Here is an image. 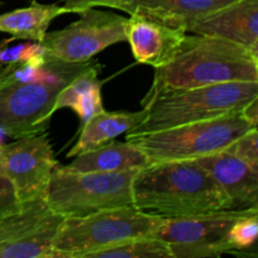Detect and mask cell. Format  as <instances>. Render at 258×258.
<instances>
[{"label":"cell","mask_w":258,"mask_h":258,"mask_svg":"<svg viewBox=\"0 0 258 258\" xmlns=\"http://www.w3.org/2000/svg\"><path fill=\"white\" fill-rule=\"evenodd\" d=\"M96 63L64 62L45 54L42 62L8 64L0 77V133L12 139L45 133L58 92Z\"/></svg>","instance_id":"1"},{"label":"cell","mask_w":258,"mask_h":258,"mask_svg":"<svg viewBox=\"0 0 258 258\" xmlns=\"http://www.w3.org/2000/svg\"><path fill=\"white\" fill-rule=\"evenodd\" d=\"M136 208L163 218H184L232 209L213 176L191 160L151 163L133 180Z\"/></svg>","instance_id":"2"},{"label":"cell","mask_w":258,"mask_h":258,"mask_svg":"<svg viewBox=\"0 0 258 258\" xmlns=\"http://www.w3.org/2000/svg\"><path fill=\"white\" fill-rule=\"evenodd\" d=\"M224 82H258V52L212 35L186 33L168 62L155 68L141 103L164 91Z\"/></svg>","instance_id":"3"},{"label":"cell","mask_w":258,"mask_h":258,"mask_svg":"<svg viewBox=\"0 0 258 258\" xmlns=\"http://www.w3.org/2000/svg\"><path fill=\"white\" fill-rule=\"evenodd\" d=\"M258 97V82H224L160 92L141 103L145 118L126 136L234 115Z\"/></svg>","instance_id":"4"},{"label":"cell","mask_w":258,"mask_h":258,"mask_svg":"<svg viewBox=\"0 0 258 258\" xmlns=\"http://www.w3.org/2000/svg\"><path fill=\"white\" fill-rule=\"evenodd\" d=\"M163 217L146 213L135 206L106 209L80 218H64L54 241V258H87L112 244L151 236Z\"/></svg>","instance_id":"5"},{"label":"cell","mask_w":258,"mask_h":258,"mask_svg":"<svg viewBox=\"0 0 258 258\" xmlns=\"http://www.w3.org/2000/svg\"><path fill=\"white\" fill-rule=\"evenodd\" d=\"M139 170L71 173L58 163L44 199L64 218H80L106 209L134 206L133 180Z\"/></svg>","instance_id":"6"},{"label":"cell","mask_w":258,"mask_h":258,"mask_svg":"<svg viewBox=\"0 0 258 258\" xmlns=\"http://www.w3.org/2000/svg\"><path fill=\"white\" fill-rule=\"evenodd\" d=\"M252 127L254 126L239 112L126 136V140L138 146L150 163L191 160L224 150Z\"/></svg>","instance_id":"7"},{"label":"cell","mask_w":258,"mask_h":258,"mask_svg":"<svg viewBox=\"0 0 258 258\" xmlns=\"http://www.w3.org/2000/svg\"><path fill=\"white\" fill-rule=\"evenodd\" d=\"M80 19L63 29L47 33L40 42L45 54L64 62L81 63L116 43L126 42V18L111 12L88 8Z\"/></svg>","instance_id":"8"},{"label":"cell","mask_w":258,"mask_h":258,"mask_svg":"<svg viewBox=\"0 0 258 258\" xmlns=\"http://www.w3.org/2000/svg\"><path fill=\"white\" fill-rule=\"evenodd\" d=\"M63 221L44 197L22 202L0 218V258H54L53 241Z\"/></svg>","instance_id":"9"},{"label":"cell","mask_w":258,"mask_h":258,"mask_svg":"<svg viewBox=\"0 0 258 258\" xmlns=\"http://www.w3.org/2000/svg\"><path fill=\"white\" fill-rule=\"evenodd\" d=\"M244 211L228 209L184 218H164L151 237L168 244L173 258H218L231 253L228 232Z\"/></svg>","instance_id":"10"},{"label":"cell","mask_w":258,"mask_h":258,"mask_svg":"<svg viewBox=\"0 0 258 258\" xmlns=\"http://www.w3.org/2000/svg\"><path fill=\"white\" fill-rule=\"evenodd\" d=\"M57 164L47 131L0 144V175L12 183L20 203L44 197Z\"/></svg>","instance_id":"11"},{"label":"cell","mask_w":258,"mask_h":258,"mask_svg":"<svg viewBox=\"0 0 258 258\" xmlns=\"http://www.w3.org/2000/svg\"><path fill=\"white\" fill-rule=\"evenodd\" d=\"M232 202V209H258V168L226 150L194 159Z\"/></svg>","instance_id":"12"},{"label":"cell","mask_w":258,"mask_h":258,"mask_svg":"<svg viewBox=\"0 0 258 258\" xmlns=\"http://www.w3.org/2000/svg\"><path fill=\"white\" fill-rule=\"evenodd\" d=\"M188 33L218 37L258 52V0H236L194 22Z\"/></svg>","instance_id":"13"},{"label":"cell","mask_w":258,"mask_h":258,"mask_svg":"<svg viewBox=\"0 0 258 258\" xmlns=\"http://www.w3.org/2000/svg\"><path fill=\"white\" fill-rule=\"evenodd\" d=\"M126 18L125 37L136 62L158 68L168 62L186 34L146 15L133 13Z\"/></svg>","instance_id":"14"},{"label":"cell","mask_w":258,"mask_h":258,"mask_svg":"<svg viewBox=\"0 0 258 258\" xmlns=\"http://www.w3.org/2000/svg\"><path fill=\"white\" fill-rule=\"evenodd\" d=\"M236 0H130L122 12L139 13L188 33L194 22Z\"/></svg>","instance_id":"15"},{"label":"cell","mask_w":258,"mask_h":258,"mask_svg":"<svg viewBox=\"0 0 258 258\" xmlns=\"http://www.w3.org/2000/svg\"><path fill=\"white\" fill-rule=\"evenodd\" d=\"M75 160L63 169L71 173H111L150 165L148 156L133 143L111 140L98 148L75 156Z\"/></svg>","instance_id":"16"},{"label":"cell","mask_w":258,"mask_h":258,"mask_svg":"<svg viewBox=\"0 0 258 258\" xmlns=\"http://www.w3.org/2000/svg\"><path fill=\"white\" fill-rule=\"evenodd\" d=\"M101 71L102 66L96 63L64 86L53 103V113L60 108H71L77 113L82 125H85L93 115L105 110L101 93L105 81L98 78Z\"/></svg>","instance_id":"17"},{"label":"cell","mask_w":258,"mask_h":258,"mask_svg":"<svg viewBox=\"0 0 258 258\" xmlns=\"http://www.w3.org/2000/svg\"><path fill=\"white\" fill-rule=\"evenodd\" d=\"M145 115L146 111L144 108L136 112L100 111L82 125L78 141L67 154V158H73L81 153L92 150L122 134L128 133L145 118Z\"/></svg>","instance_id":"18"},{"label":"cell","mask_w":258,"mask_h":258,"mask_svg":"<svg viewBox=\"0 0 258 258\" xmlns=\"http://www.w3.org/2000/svg\"><path fill=\"white\" fill-rule=\"evenodd\" d=\"M71 12L66 5L40 4L32 2L25 8L0 14V32L8 33L13 39H25L42 42L48 27L55 18Z\"/></svg>","instance_id":"19"},{"label":"cell","mask_w":258,"mask_h":258,"mask_svg":"<svg viewBox=\"0 0 258 258\" xmlns=\"http://www.w3.org/2000/svg\"><path fill=\"white\" fill-rule=\"evenodd\" d=\"M87 258H173L170 248L151 236L136 237L91 253Z\"/></svg>","instance_id":"20"},{"label":"cell","mask_w":258,"mask_h":258,"mask_svg":"<svg viewBox=\"0 0 258 258\" xmlns=\"http://www.w3.org/2000/svg\"><path fill=\"white\" fill-rule=\"evenodd\" d=\"M258 237V209H247L228 232L231 253L253 248Z\"/></svg>","instance_id":"21"},{"label":"cell","mask_w":258,"mask_h":258,"mask_svg":"<svg viewBox=\"0 0 258 258\" xmlns=\"http://www.w3.org/2000/svg\"><path fill=\"white\" fill-rule=\"evenodd\" d=\"M228 153L238 156L242 160L247 161L252 166L258 168V131L257 127H252L243 135L234 140L227 149Z\"/></svg>","instance_id":"22"},{"label":"cell","mask_w":258,"mask_h":258,"mask_svg":"<svg viewBox=\"0 0 258 258\" xmlns=\"http://www.w3.org/2000/svg\"><path fill=\"white\" fill-rule=\"evenodd\" d=\"M19 206L20 202L12 183L7 178L0 175V218L17 211Z\"/></svg>","instance_id":"23"},{"label":"cell","mask_w":258,"mask_h":258,"mask_svg":"<svg viewBox=\"0 0 258 258\" xmlns=\"http://www.w3.org/2000/svg\"><path fill=\"white\" fill-rule=\"evenodd\" d=\"M64 5L75 14H80L83 10L88 8L106 7L112 9L122 10V8L127 4L130 0H63Z\"/></svg>","instance_id":"24"},{"label":"cell","mask_w":258,"mask_h":258,"mask_svg":"<svg viewBox=\"0 0 258 258\" xmlns=\"http://www.w3.org/2000/svg\"><path fill=\"white\" fill-rule=\"evenodd\" d=\"M242 116L251 123L252 126L257 127L258 122V97L253 98L247 106H244L243 110L241 111Z\"/></svg>","instance_id":"25"},{"label":"cell","mask_w":258,"mask_h":258,"mask_svg":"<svg viewBox=\"0 0 258 258\" xmlns=\"http://www.w3.org/2000/svg\"><path fill=\"white\" fill-rule=\"evenodd\" d=\"M13 40H14L13 38H9V39H5V40H3V42H0V77H2V75L5 72V70H7V67H8V63H5L4 59H3V57H2V50L5 45L9 44V43L13 42Z\"/></svg>","instance_id":"26"},{"label":"cell","mask_w":258,"mask_h":258,"mask_svg":"<svg viewBox=\"0 0 258 258\" xmlns=\"http://www.w3.org/2000/svg\"><path fill=\"white\" fill-rule=\"evenodd\" d=\"M2 5H3V2H2V0H0V7H2Z\"/></svg>","instance_id":"27"}]
</instances>
